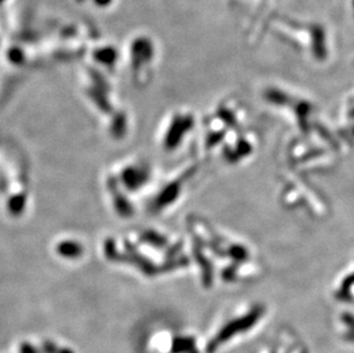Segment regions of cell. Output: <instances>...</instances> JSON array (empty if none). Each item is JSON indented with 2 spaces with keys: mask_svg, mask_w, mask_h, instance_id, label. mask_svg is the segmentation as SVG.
Masks as SVG:
<instances>
[{
  "mask_svg": "<svg viewBox=\"0 0 354 353\" xmlns=\"http://www.w3.org/2000/svg\"><path fill=\"white\" fill-rule=\"evenodd\" d=\"M97 5L99 6H107V5H109L111 3V0H94Z\"/></svg>",
  "mask_w": 354,
  "mask_h": 353,
  "instance_id": "obj_1",
  "label": "cell"
}]
</instances>
